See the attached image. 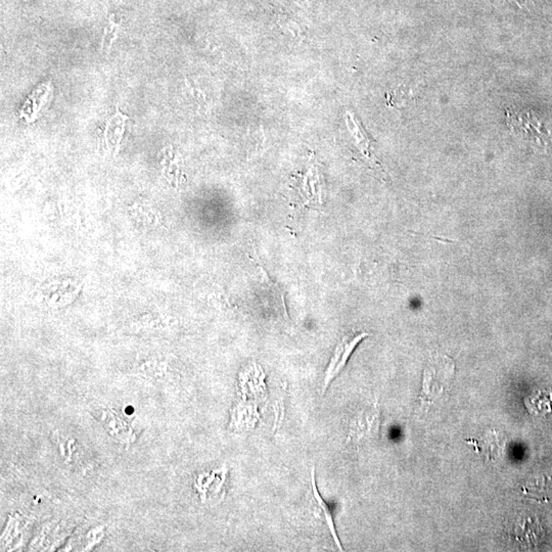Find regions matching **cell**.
Wrapping results in <instances>:
<instances>
[{
  "label": "cell",
  "mask_w": 552,
  "mask_h": 552,
  "mask_svg": "<svg viewBox=\"0 0 552 552\" xmlns=\"http://www.w3.org/2000/svg\"><path fill=\"white\" fill-rule=\"evenodd\" d=\"M261 269L262 273V292L263 299L266 301L267 305L269 307H275L276 312L279 316H284L288 318V313H286V305H284V293L279 290L276 284L271 282L268 275L265 273V271Z\"/></svg>",
  "instance_id": "3957f363"
},
{
  "label": "cell",
  "mask_w": 552,
  "mask_h": 552,
  "mask_svg": "<svg viewBox=\"0 0 552 552\" xmlns=\"http://www.w3.org/2000/svg\"><path fill=\"white\" fill-rule=\"evenodd\" d=\"M311 484H312L313 495H314L315 501H316L317 504H318L319 508H320L321 512H323V517H325V523H327L328 529H330V534H332V538H334V541L336 542V545L338 546V549H340V551H343L342 544H341L340 540H339V537L336 535V528H334V519H332V512H330L327 504L323 501V498H321L320 494H319L318 492V489H317L316 480H315L314 469H312V473H311Z\"/></svg>",
  "instance_id": "277c9868"
},
{
  "label": "cell",
  "mask_w": 552,
  "mask_h": 552,
  "mask_svg": "<svg viewBox=\"0 0 552 552\" xmlns=\"http://www.w3.org/2000/svg\"><path fill=\"white\" fill-rule=\"evenodd\" d=\"M367 336H368V334H366V332L349 334L345 336L340 341V343L336 345L334 354H332V359H330V364H328L327 371H325L323 387V394L327 390L330 384L342 373L355 348Z\"/></svg>",
  "instance_id": "6da1fadb"
},
{
  "label": "cell",
  "mask_w": 552,
  "mask_h": 552,
  "mask_svg": "<svg viewBox=\"0 0 552 552\" xmlns=\"http://www.w3.org/2000/svg\"><path fill=\"white\" fill-rule=\"evenodd\" d=\"M453 373V364L448 357L435 358L423 371V394L425 399H434L448 386L450 375Z\"/></svg>",
  "instance_id": "7a4b0ae2"
},
{
  "label": "cell",
  "mask_w": 552,
  "mask_h": 552,
  "mask_svg": "<svg viewBox=\"0 0 552 552\" xmlns=\"http://www.w3.org/2000/svg\"><path fill=\"white\" fill-rule=\"evenodd\" d=\"M293 1H295V2H297V3H299V4H306V3H307V1H306V0H293Z\"/></svg>",
  "instance_id": "8992f818"
},
{
  "label": "cell",
  "mask_w": 552,
  "mask_h": 552,
  "mask_svg": "<svg viewBox=\"0 0 552 552\" xmlns=\"http://www.w3.org/2000/svg\"><path fill=\"white\" fill-rule=\"evenodd\" d=\"M514 2H517V4H519V6H527L531 0H514Z\"/></svg>",
  "instance_id": "5b68a950"
}]
</instances>
